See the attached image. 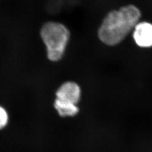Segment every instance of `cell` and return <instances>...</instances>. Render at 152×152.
Here are the masks:
<instances>
[{"label": "cell", "mask_w": 152, "mask_h": 152, "mask_svg": "<svg viewBox=\"0 0 152 152\" xmlns=\"http://www.w3.org/2000/svg\"><path fill=\"white\" fill-rule=\"evenodd\" d=\"M40 36L46 46L49 60L54 62L61 60L70 38L69 29L59 22H46L41 28Z\"/></svg>", "instance_id": "2"}, {"label": "cell", "mask_w": 152, "mask_h": 152, "mask_svg": "<svg viewBox=\"0 0 152 152\" xmlns=\"http://www.w3.org/2000/svg\"><path fill=\"white\" fill-rule=\"evenodd\" d=\"M81 97V87L75 82L63 83L56 92V99L77 105Z\"/></svg>", "instance_id": "3"}, {"label": "cell", "mask_w": 152, "mask_h": 152, "mask_svg": "<svg viewBox=\"0 0 152 152\" xmlns=\"http://www.w3.org/2000/svg\"><path fill=\"white\" fill-rule=\"evenodd\" d=\"M54 107L57 113L63 118L74 117L79 112L77 105L63 102L56 99L55 100Z\"/></svg>", "instance_id": "5"}, {"label": "cell", "mask_w": 152, "mask_h": 152, "mask_svg": "<svg viewBox=\"0 0 152 152\" xmlns=\"http://www.w3.org/2000/svg\"><path fill=\"white\" fill-rule=\"evenodd\" d=\"M140 18V10L133 5L110 11L99 28V38L107 45H117L135 28Z\"/></svg>", "instance_id": "1"}, {"label": "cell", "mask_w": 152, "mask_h": 152, "mask_svg": "<svg viewBox=\"0 0 152 152\" xmlns=\"http://www.w3.org/2000/svg\"><path fill=\"white\" fill-rule=\"evenodd\" d=\"M9 115L5 109L0 106V130L5 127L8 124Z\"/></svg>", "instance_id": "6"}, {"label": "cell", "mask_w": 152, "mask_h": 152, "mask_svg": "<svg viewBox=\"0 0 152 152\" xmlns=\"http://www.w3.org/2000/svg\"><path fill=\"white\" fill-rule=\"evenodd\" d=\"M133 37L141 48L152 46V24L147 22L139 23L134 28Z\"/></svg>", "instance_id": "4"}]
</instances>
